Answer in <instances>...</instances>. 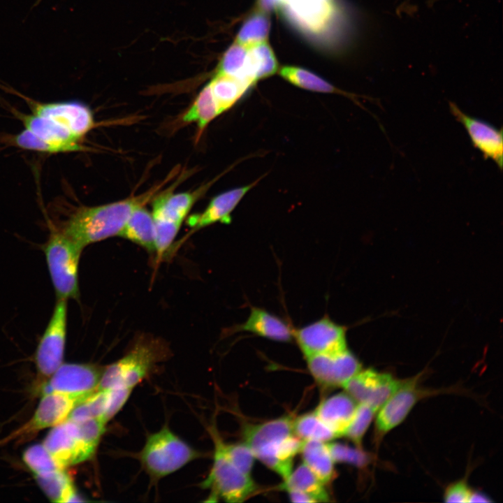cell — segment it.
<instances>
[{"label": "cell", "instance_id": "obj_1", "mask_svg": "<svg viewBox=\"0 0 503 503\" xmlns=\"http://www.w3.org/2000/svg\"><path fill=\"white\" fill-rule=\"evenodd\" d=\"M168 178L142 194L99 206L81 207L59 231L82 249L119 235L131 213L152 200Z\"/></svg>", "mask_w": 503, "mask_h": 503}, {"label": "cell", "instance_id": "obj_2", "mask_svg": "<svg viewBox=\"0 0 503 503\" xmlns=\"http://www.w3.org/2000/svg\"><path fill=\"white\" fill-rule=\"evenodd\" d=\"M244 438L255 458L283 479L292 471L293 458L302 443L295 435L293 421L287 416L247 425Z\"/></svg>", "mask_w": 503, "mask_h": 503}, {"label": "cell", "instance_id": "obj_3", "mask_svg": "<svg viewBox=\"0 0 503 503\" xmlns=\"http://www.w3.org/2000/svg\"><path fill=\"white\" fill-rule=\"evenodd\" d=\"M82 248L59 230L52 231L43 246L57 300L79 296L78 266Z\"/></svg>", "mask_w": 503, "mask_h": 503}, {"label": "cell", "instance_id": "obj_4", "mask_svg": "<svg viewBox=\"0 0 503 503\" xmlns=\"http://www.w3.org/2000/svg\"><path fill=\"white\" fill-rule=\"evenodd\" d=\"M166 351L159 341H139L124 357L103 369L96 391L133 388L163 360Z\"/></svg>", "mask_w": 503, "mask_h": 503}, {"label": "cell", "instance_id": "obj_5", "mask_svg": "<svg viewBox=\"0 0 503 503\" xmlns=\"http://www.w3.org/2000/svg\"><path fill=\"white\" fill-rule=\"evenodd\" d=\"M200 455L166 425L147 437L140 458L147 472L154 479H160Z\"/></svg>", "mask_w": 503, "mask_h": 503}, {"label": "cell", "instance_id": "obj_6", "mask_svg": "<svg viewBox=\"0 0 503 503\" xmlns=\"http://www.w3.org/2000/svg\"><path fill=\"white\" fill-rule=\"evenodd\" d=\"M205 188L194 192L170 194L165 191L152 201L155 244L157 257L167 252L175 240L184 219Z\"/></svg>", "mask_w": 503, "mask_h": 503}, {"label": "cell", "instance_id": "obj_7", "mask_svg": "<svg viewBox=\"0 0 503 503\" xmlns=\"http://www.w3.org/2000/svg\"><path fill=\"white\" fill-rule=\"evenodd\" d=\"M213 436V464L202 486L211 490L213 498H221L228 502H243L256 490V486L250 475L241 472L230 461L219 437L216 434Z\"/></svg>", "mask_w": 503, "mask_h": 503}, {"label": "cell", "instance_id": "obj_8", "mask_svg": "<svg viewBox=\"0 0 503 503\" xmlns=\"http://www.w3.org/2000/svg\"><path fill=\"white\" fill-rule=\"evenodd\" d=\"M66 331L67 300H57L34 356L37 370L43 377H50L62 364Z\"/></svg>", "mask_w": 503, "mask_h": 503}, {"label": "cell", "instance_id": "obj_9", "mask_svg": "<svg viewBox=\"0 0 503 503\" xmlns=\"http://www.w3.org/2000/svg\"><path fill=\"white\" fill-rule=\"evenodd\" d=\"M43 444L62 469L90 458L96 449L85 439L77 423L69 419L53 427Z\"/></svg>", "mask_w": 503, "mask_h": 503}, {"label": "cell", "instance_id": "obj_10", "mask_svg": "<svg viewBox=\"0 0 503 503\" xmlns=\"http://www.w3.org/2000/svg\"><path fill=\"white\" fill-rule=\"evenodd\" d=\"M293 340L305 358L347 348L345 328L326 316L305 326L293 328Z\"/></svg>", "mask_w": 503, "mask_h": 503}, {"label": "cell", "instance_id": "obj_11", "mask_svg": "<svg viewBox=\"0 0 503 503\" xmlns=\"http://www.w3.org/2000/svg\"><path fill=\"white\" fill-rule=\"evenodd\" d=\"M103 370L91 364H61L45 384L42 393L55 392L84 399L96 391Z\"/></svg>", "mask_w": 503, "mask_h": 503}, {"label": "cell", "instance_id": "obj_12", "mask_svg": "<svg viewBox=\"0 0 503 503\" xmlns=\"http://www.w3.org/2000/svg\"><path fill=\"white\" fill-rule=\"evenodd\" d=\"M402 381L389 374L361 369L342 387L358 404H367L377 412Z\"/></svg>", "mask_w": 503, "mask_h": 503}, {"label": "cell", "instance_id": "obj_13", "mask_svg": "<svg viewBox=\"0 0 503 503\" xmlns=\"http://www.w3.org/2000/svg\"><path fill=\"white\" fill-rule=\"evenodd\" d=\"M305 358L313 378L320 386L326 388L342 387L361 370L360 363L347 348Z\"/></svg>", "mask_w": 503, "mask_h": 503}, {"label": "cell", "instance_id": "obj_14", "mask_svg": "<svg viewBox=\"0 0 503 503\" xmlns=\"http://www.w3.org/2000/svg\"><path fill=\"white\" fill-rule=\"evenodd\" d=\"M449 109L455 119L466 130L472 145L481 152L485 159L493 160L502 170L503 165L502 128L497 129L483 119L465 113L454 103H449Z\"/></svg>", "mask_w": 503, "mask_h": 503}, {"label": "cell", "instance_id": "obj_15", "mask_svg": "<svg viewBox=\"0 0 503 503\" xmlns=\"http://www.w3.org/2000/svg\"><path fill=\"white\" fill-rule=\"evenodd\" d=\"M31 105L33 114L54 121L80 139L94 125L90 108L80 101L33 102Z\"/></svg>", "mask_w": 503, "mask_h": 503}, {"label": "cell", "instance_id": "obj_16", "mask_svg": "<svg viewBox=\"0 0 503 503\" xmlns=\"http://www.w3.org/2000/svg\"><path fill=\"white\" fill-rule=\"evenodd\" d=\"M84 399L55 392L43 394L33 417L13 436H29L57 425L64 421L75 406Z\"/></svg>", "mask_w": 503, "mask_h": 503}, {"label": "cell", "instance_id": "obj_17", "mask_svg": "<svg viewBox=\"0 0 503 503\" xmlns=\"http://www.w3.org/2000/svg\"><path fill=\"white\" fill-rule=\"evenodd\" d=\"M423 391L417 388L416 380L402 381L400 386L377 411L376 432L380 437L400 425L407 416Z\"/></svg>", "mask_w": 503, "mask_h": 503}, {"label": "cell", "instance_id": "obj_18", "mask_svg": "<svg viewBox=\"0 0 503 503\" xmlns=\"http://www.w3.org/2000/svg\"><path fill=\"white\" fill-rule=\"evenodd\" d=\"M258 181L247 186L224 191L214 196L203 212L189 217L187 224L193 229V231H196L217 222L225 224H230L231 213L244 196Z\"/></svg>", "mask_w": 503, "mask_h": 503}, {"label": "cell", "instance_id": "obj_19", "mask_svg": "<svg viewBox=\"0 0 503 503\" xmlns=\"http://www.w3.org/2000/svg\"><path fill=\"white\" fill-rule=\"evenodd\" d=\"M233 331L249 332L282 342H290L293 340V328L289 323L265 309L256 307H251L246 321L235 326Z\"/></svg>", "mask_w": 503, "mask_h": 503}, {"label": "cell", "instance_id": "obj_20", "mask_svg": "<svg viewBox=\"0 0 503 503\" xmlns=\"http://www.w3.org/2000/svg\"><path fill=\"white\" fill-rule=\"evenodd\" d=\"M22 121L26 129L38 138L61 147L64 152L80 151L84 149L80 143L81 139L50 119L32 113L22 115Z\"/></svg>", "mask_w": 503, "mask_h": 503}, {"label": "cell", "instance_id": "obj_21", "mask_svg": "<svg viewBox=\"0 0 503 503\" xmlns=\"http://www.w3.org/2000/svg\"><path fill=\"white\" fill-rule=\"evenodd\" d=\"M358 403L346 392L331 395L320 402L314 413L336 435L343 436Z\"/></svg>", "mask_w": 503, "mask_h": 503}, {"label": "cell", "instance_id": "obj_22", "mask_svg": "<svg viewBox=\"0 0 503 503\" xmlns=\"http://www.w3.org/2000/svg\"><path fill=\"white\" fill-rule=\"evenodd\" d=\"M119 236L140 245L148 252H155V229L152 212L145 205L137 207L130 215Z\"/></svg>", "mask_w": 503, "mask_h": 503}, {"label": "cell", "instance_id": "obj_23", "mask_svg": "<svg viewBox=\"0 0 503 503\" xmlns=\"http://www.w3.org/2000/svg\"><path fill=\"white\" fill-rule=\"evenodd\" d=\"M303 463L324 483L334 477V463L327 443L317 440L302 441L300 450Z\"/></svg>", "mask_w": 503, "mask_h": 503}, {"label": "cell", "instance_id": "obj_24", "mask_svg": "<svg viewBox=\"0 0 503 503\" xmlns=\"http://www.w3.org/2000/svg\"><path fill=\"white\" fill-rule=\"evenodd\" d=\"M208 85L219 114L233 106L252 87L247 82L218 72Z\"/></svg>", "mask_w": 503, "mask_h": 503}, {"label": "cell", "instance_id": "obj_25", "mask_svg": "<svg viewBox=\"0 0 503 503\" xmlns=\"http://www.w3.org/2000/svg\"><path fill=\"white\" fill-rule=\"evenodd\" d=\"M324 485L306 465L302 463L296 469H292L284 479L280 488L284 490L293 489L301 491L313 498L316 502H323L329 501V495Z\"/></svg>", "mask_w": 503, "mask_h": 503}, {"label": "cell", "instance_id": "obj_26", "mask_svg": "<svg viewBox=\"0 0 503 503\" xmlns=\"http://www.w3.org/2000/svg\"><path fill=\"white\" fill-rule=\"evenodd\" d=\"M34 476L50 501L57 503L82 501L79 499L72 480L64 469Z\"/></svg>", "mask_w": 503, "mask_h": 503}, {"label": "cell", "instance_id": "obj_27", "mask_svg": "<svg viewBox=\"0 0 503 503\" xmlns=\"http://www.w3.org/2000/svg\"><path fill=\"white\" fill-rule=\"evenodd\" d=\"M247 48L249 73L254 84L277 71V61L267 41Z\"/></svg>", "mask_w": 503, "mask_h": 503}, {"label": "cell", "instance_id": "obj_28", "mask_svg": "<svg viewBox=\"0 0 503 503\" xmlns=\"http://www.w3.org/2000/svg\"><path fill=\"white\" fill-rule=\"evenodd\" d=\"M280 75L290 83L300 88L316 92L342 94L352 99L354 95L344 92L325 80L305 69L296 66H284Z\"/></svg>", "mask_w": 503, "mask_h": 503}, {"label": "cell", "instance_id": "obj_29", "mask_svg": "<svg viewBox=\"0 0 503 503\" xmlns=\"http://www.w3.org/2000/svg\"><path fill=\"white\" fill-rule=\"evenodd\" d=\"M219 114L209 85L199 92L194 102L182 117L184 122L196 123L200 133Z\"/></svg>", "mask_w": 503, "mask_h": 503}, {"label": "cell", "instance_id": "obj_30", "mask_svg": "<svg viewBox=\"0 0 503 503\" xmlns=\"http://www.w3.org/2000/svg\"><path fill=\"white\" fill-rule=\"evenodd\" d=\"M293 430L302 441L329 442L338 436L314 412L298 416L293 421Z\"/></svg>", "mask_w": 503, "mask_h": 503}, {"label": "cell", "instance_id": "obj_31", "mask_svg": "<svg viewBox=\"0 0 503 503\" xmlns=\"http://www.w3.org/2000/svg\"><path fill=\"white\" fill-rule=\"evenodd\" d=\"M217 72L254 85L249 74L248 48L235 42L224 53Z\"/></svg>", "mask_w": 503, "mask_h": 503}, {"label": "cell", "instance_id": "obj_32", "mask_svg": "<svg viewBox=\"0 0 503 503\" xmlns=\"http://www.w3.org/2000/svg\"><path fill=\"white\" fill-rule=\"evenodd\" d=\"M270 29L268 17L262 12L251 15L241 27L236 43L249 47L267 41Z\"/></svg>", "mask_w": 503, "mask_h": 503}, {"label": "cell", "instance_id": "obj_33", "mask_svg": "<svg viewBox=\"0 0 503 503\" xmlns=\"http://www.w3.org/2000/svg\"><path fill=\"white\" fill-rule=\"evenodd\" d=\"M22 458L24 463L34 475L64 469L60 467L43 444L31 446L25 450Z\"/></svg>", "mask_w": 503, "mask_h": 503}, {"label": "cell", "instance_id": "obj_34", "mask_svg": "<svg viewBox=\"0 0 503 503\" xmlns=\"http://www.w3.org/2000/svg\"><path fill=\"white\" fill-rule=\"evenodd\" d=\"M377 412L365 404H358L354 415L344 436L351 439L356 447L362 449L363 437Z\"/></svg>", "mask_w": 503, "mask_h": 503}, {"label": "cell", "instance_id": "obj_35", "mask_svg": "<svg viewBox=\"0 0 503 503\" xmlns=\"http://www.w3.org/2000/svg\"><path fill=\"white\" fill-rule=\"evenodd\" d=\"M224 448L230 461L241 472L250 475L256 458L249 446L245 442L224 444Z\"/></svg>", "mask_w": 503, "mask_h": 503}, {"label": "cell", "instance_id": "obj_36", "mask_svg": "<svg viewBox=\"0 0 503 503\" xmlns=\"http://www.w3.org/2000/svg\"><path fill=\"white\" fill-rule=\"evenodd\" d=\"M333 461L344 462L357 466H364L369 460V456L362 449L351 448L339 443H327Z\"/></svg>", "mask_w": 503, "mask_h": 503}, {"label": "cell", "instance_id": "obj_37", "mask_svg": "<svg viewBox=\"0 0 503 503\" xmlns=\"http://www.w3.org/2000/svg\"><path fill=\"white\" fill-rule=\"evenodd\" d=\"M13 142L17 147L24 150L49 154L64 152L61 147L38 138L26 129L14 137Z\"/></svg>", "mask_w": 503, "mask_h": 503}, {"label": "cell", "instance_id": "obj_38", "mask_svg": "<svg viewBox=\"0 0 503 503\" xmlns=\"http://www.w3.org/2000/svg\"><path fill=\"white\" fill-rule=\"evenodd\" d=\"M133 388H117L107 391L106 407L102 421L106 424L127 401Z\"/></svg>", "mask_w": 503, "mask_h": 503}, {"label": "cell", "instance_id": "obj_39", "mask_svg": "<svg viewBox=\"0 0 503 503\" xmlns=\"http://www.w3.org/2000/svg\"><path fill=\"white\" fill-rule=\"evenodd\" d=\"M472 490L465 481H457L449 486L444 493L446 502H468Z\"/></svg>", "mask_w": 503, "mask_h": 503}, {"label": "cell", "instance_id": "obj_40", "mask_svg": "<svg viewBox=\"0 0 503 503\" xmlns=\"http://www.w3.org/2000/svg\"><path fill=\"white\" fill-rule=\"evenodd\" d=\"M286 491L289 495L290 500L293 502H316L313 498L301 491L293 489L286 490Z\"/></svg>", "mask_w": 503, "mask_h": 503}, {"label": "cell", "instance_id": "obj_41", "mask_svg": "<svg viewBox=\"0 0 503 503\" xmlns=\"http://www.w3.org/2000/svg\"><path fill=\"white\" fill-rule=\"evenodd\" d=\"M491 502L486 495L478 492H472L469 496L468 502Z\"/></svg>", "mask_w": 503, "mask_h": 503}]
</instances>
